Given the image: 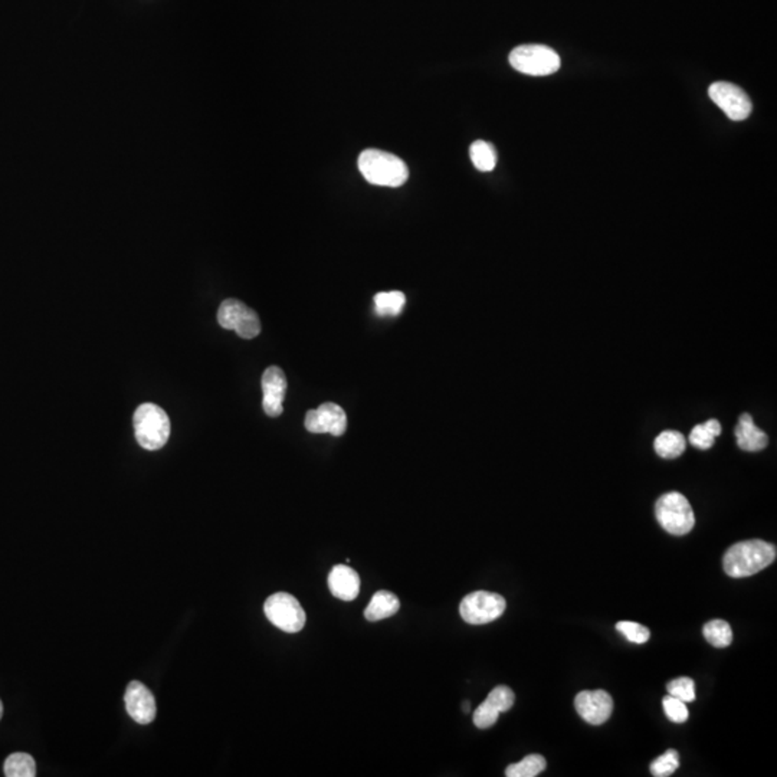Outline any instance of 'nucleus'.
<instances>
[{
  "label": "nucleus",
  "mask_w": 777,
  "mask_h": 777,
  "mask_svg": "<svg viewBox=\"0 0 777 777\" xmlns=\"http://www.w3.org/2000/svg\"><path fill=\"white\" fill-rule=\"evenodd\" d=\"M306 429L311 434H330L341 436L347 429V417L344 409L336 403H323L315 410H308L304 419Z\"/></svg>",
  "instance_id": "obj_10"
},
{
  "label": "nucleus",
  "mask_w": 777,
  "mask_h": 777,
  "mask_svg": "<svg viewBox=\"0 0 777 777\" xmlns=\"http://www.w3.org/2000/svg\"><path fill=\"white\" fill-rule=\"evenodd\" d=\"M655 453L664 460H674L683 455L686 448V441L681 432L664 431L660 432L653 442Z\"/></svg>",
  "instance_id": "obj_18"
},
{
  "label": "nucleus",
  "mask_w": 777,
  "mask_h": 777,
  "mask_svg": "<svg viewBox=\"0 0 777 777\" xmlns=\"http://www.w3.org/2000/svg\"><path fill=\"white\" fill-rule=\"evenodd\" d=\"M515 703V695L511 688L505 686H496L488 694L487 700L474 712L475 726L484 730L496 724L500 712L510 710Z\"/></svg>",
  "instance_id": "obj_13"
},
{
  "label": "nucleus",
  "mask_w": 777,
  "mask_h": 777,
  "mask_svg": "<svg viewBox=\"0 0 777 777\" xmlns=\"http://www.w3.org/2000/svg\"><path fill=\"white\" fill-rule=\"evenodd\" d=\"M776 546L767 541H740L726 551L722 567L730 577L753 576L769 567L776 560Z\"/></svg>",
  "instance_id": "obj_1"
},
{
  "label": "nucleus",
  "mask_w": 777,
  "mask_h": 777,
  "mask_svg": "<svg viewBox=\"0 0 777 777\" xmlns=\"http://www.w3.org/2000/svg\"><path fill=\"white\" fill-rule=\"evenodd\" d=\"M705 639L715 648H727L733 643V631L726 620L714 619L705 624L703 629Z\"/></svg>",
  "instance_id": "obj_24"
},
{
  "label": "nucleus",
  "mask_w": 777,
  "mask_h": 777,
  "mask_svg": "<svg viewBox=\"0 0 777 777\" xmlns=\"http://www.w3.org/2000/svg\"><path fill=\"white\" fill-rule=\"evenodd\" d=\"M507 603L503 596L493 591H474L462 599L460 605L461 617L467 624L486 625L503 617Z\"/></svg>",
  "instance_id": "obj_7"
},
{
  "label": "nucleus",
  "mask_w": 777,
  "mask_h": 777,
  "mask_svg": "<svg viewBox=\"0 0 777 777\" xmlns=\"http://www.w3.org/2000/svg\"><path fill=\"white\" fill-rule=\"evenodd\" d=\"M510 64L518 73L544 77L557 73L562 65L557 52L546 45H522L511 51Z\"/></svg>",
  "instance_id": "obj_5"
},
{
  "label": "nucleus",
  "mask_w": 777,
  "mask_h": 777,
  "mask_svg": "<svg viewBox=\"0 0 777 777\" xmlns=\"http://www.w3.org/2000/svg\"><path fill=\"white\" fill-rule=\"evenodd\" d=\"M401 609V600L392 591H379L373 595L369 606L365 609V617L369 622H379L393 617Z\"/></svg>",
  "instance_id": "obj_17"
},
{
  "label": "nucleus",
  "mask_w": 777,
  "mask_h": 777,
  "mask_svg": "<svg viewBox=\"0 0 777 777\" xmlns=\"http://www.w3.org/2000/svg\"><path fill=\"white\" fill-rule=\"evenodd\" d=\"M617 631L620 632L625 638L628 639L632 643H645L650 639V629L645 628L643 625L636 622H629V620H620L617 624Z\"/></svg>",
  "instance_id": "obj_27"
},
{
  "label": "nucleus",
  "mask_w": 777,
  "mask_h": 777,
  "mask_svg": "<svg viewBox=\"0 0 777 777\" xmlns=\"http://www.w3.org/2000/svg\"><path fill=\"white\" fill-rule=\"evenodd\" d=\"M470 156H471L472 163L475 168H479V172H491L496 168V151L493 144L489 142H474L470 149Z\"/></svg>",
  "instance_id": "obj_23"
},
{
  "label": "nucleus",
  "mask_w": 777,
  "mask_h": 777,
  "mask_svg": "<svg viewBox=\"0 0 777 777\" xmlns=\"http://www.w3.org/2000/svg\"><path fill=\"white\" fill-rule=\"evenodd\" d=\"M358 165L361 176L376 186L399 187L405 185L409 177L405 161L384 150L361 151Z\"/></svg>",
  "instance_id": "obj_2"
},
{
  "label": "nucleus",
  "mask_w": 777,
  "mask_h": 777,
  "mask_svg": "<svg viewBox=\"0 0 777 777\" xmlns=\"http://www.w3.org/2000/svg\"><path fill=\"white\" fill-rule=\"evenodd\" d=\"M667 690L669 695L684 703H693L695 700V686L693 679L688 677L672 679L671 683H668Z\"/></svg>",
  "instance_id": "obj_26"
},
{
  "label": "nucleus",
  "mask_w": 777,
  "mask_h": 777,
  "mask_svg": "<svg viewBox=\"0 0 777 777\" xmlns=\"http://www.w3.org/2000/svg\"><path fill=\"white\" fill-rule=\"evenodd\" d=\"M125 701L128 715L135 722L144 726V724H150L156 719V714H158L156 698L144 684L139 683V681H132L128 684Z\"/></svg>",
  "instance_id": "obj_12"
},
{
  "label": "nucleus",
  "mask_w": 777,
  "mask_h": 777,
  "mask_svg": "<svg viewBox=\"0 0 777 777\" xmlns=\"http://www.w3.org/2000/svg\"><path fill=\"white\" fill-rule=\"evenodd\" d=\"M574 707L584 721L600 726L612 715L613 700L605 690L582 691L574 698Z\"/></svg>",
  "instance_id": "obj_11"
},
{
  "label": "nucleus",
  "mask_w": 777,
  "mask_h": 777,
  "mask_svg": "<svg viewBox=\"0 0 777 777\" xmlns=\"http://www.w3.org/2000/svg\"><path fill=\"white\" fill-rule=\"evenodd\" d=\"M263 386V408L268 417L277 418L281 415L282 401H284L285 392H287V379L285 373L282 372L278 366H270L263 375L261 380Z\"/></svg>",
  "instance_id": "obj_14"
},
{
  "label": "nucleus",
  "mask_w": 777,
  "mask_h": 777,
  "mask_svg": "<svg viewBox=\"0 0 777 777\" xmlns=\"http://www.w3.org/2000/svg\"><path fill=\"white\" fill-rule=\"evenodd\" d=\"M662 705H664L665 714L672 722L681 724V722H686L688 720V708H686L684 701L668 694L667 697L662 700Z\"/></svg>",
  "instance_id": "obj_28"
},
{
  "label": "nucleus",
  "mask_w": 777,
  "mask_h": 777,
  "mask_svg": "<svg viewBox=\"0 0 777 777\" xmlns=\"http://www.w3.org/2000/svg\"><path fill=\"white\" fill-rule=\"evenodd\" d=\"M712 102L733 121H743L752 114V101L740 87L730 82H715L708 88Z\"/></svg>",
  "instance_id": "obj_9"
},
{
  "label": "nucleus",
  "mask_w": 777,
  "mask_h": 777,
  "mask_svg": "<svg viewBox=\"0 0 777 777\" xmlns=\"http://www.w3.org/2000/svg\"><path fill=\"white\" fill-rule=\"evenodd\" d=\"M679 767V755L674 748H669L651 763V773L655 777L671 776Z\"/></svg>",
  "instance_id": "obj_25"
},
{
  "label": "nucleus",
  "mask_w": 777,
  "mask_h": 777,
  "mask_svg": "<svg viewBox=\"0 0 777 777\" xmlns=\"http://www.w3.org/2000/svg\"><path fill=\"white\" fill-rule=\"evenodd\" d=\"M329 589L340 600L350 602L360 591V577L358 572L347 565H337L329 574Z\"/></svg>",
  "instance_id": "obj_15"
},
{
  "label": "nucleus",
  "mask_w": 777,
  "mask_h": 777,
  "mask_svg": "<svg viewBox=\"0 0 777 777\" xmlns=\"http://www.w3.org/2000/svg\"><path fill=\"white\" fill-rule=\"evenodd\" d=\"M263 612L271 624L287 634H297L306 625V617L303 606L299 605L294 596L284 591L270 596L263 605Z\"/></svg>",
  "instance_id": "obj_6"
},
{
  "label": "nucleus",
  "mask_w": 777,
  "mask_h": 777,
  "mask_svg": "<svg viewBox=\"0 0 777 777\" xmlns=\"http://www.w3.org/2000/svg\"><path fill=\"white\" fill-rule=\"evenodd\" d=\"M655 515L660 527L672 536H686L695 524L690 501L679 493L660 496L655 504Z\"/></svg>",
  "instance_id": "obj_4"
},
{
  "label": "nucleus",
  "mask_w": 777,
  "mask_h": 777,
  "mask_svg": "<svg viewBox=\"0 0 777 777\" xmlns=\"http://www.w3.org/2000/svg\"><path fill=\"white\" fill-rule=\"evenodd\" d=\"M135 439L142 448L158 451L168 444L170 436V419L168 413L154 403H142L133 417Z\"/></svg>",
  "instance_id": "obj_3"
},
{
  "label": "nucleus",
  "mask_w": 777,
  "mask_h": 777,
  "mask_svg": "<svg viewBox=\"0 0 777 777\" xmlns=\"http://www.w3.org/2000/svg\"><path fill=\"white\" fill-rule=\"evenodd\" d=\"M2 715H4V704H2V700H0V719H2Z\"/></svg>",
  "instance_id": "obj_29"
},
{
  "label": "nucleus",
  "mask_w": 777,
  "mask_h": 777,
  "mask_svg": "<svg viewBox=\"0 0 777 777\" xmlns=\"http://www.w3.org/2000/svg\"><path fill=\"white\" fill-rule=\"evenodd\" d=\"M734 434H736L738 445L747 453H759L769 444L767 435L755 427L752 415H748V413L741 415Z\"/></svg>",
  "instance_id": "obj_16"
},
{
  "label": "nucleus",
  "mask_w": 777,
  "mask_h": 777,
  "mask_svg": "<svg viewBox=\"0 0 777 777\" xmlns=\"http://www.w3.org/2000/svg\"><path fill=\"white\" fill-rule=\"evenodd\" d=\"M4 776L33 777L37 776V763L28 753H13L4 762Z\"/></svg>",
  "instance_id": "obj_20"
},
{
  "label": "nucleus",
  "mask_w": 777,
  "mask_h": 777,
  "mask_svg": "<svg viewBox=\"0 0 777 777\" xmlns=\"http://www.w3.org/2000/svg\"><path fill=\"white\" fill-rule=\"evenodd\" d=\"M218 323L222 329L234 330L242 339H255L261 332L258 315L239 299L228 298L220 304Z\"/></svg>",
  "instance_id": "obj_8"
},
{
  "label": "nucleus",
  "mask_w": 777,
  "mask_h": 777,
  "mask_svg": "<svg viewBox=\"0 0 777 777\" xmlns=\"http://www.w3.org/2000/svg\"><path fill=\"white\" fill-rule=\"evenodd\" d=\"M720 434H721V425H720L719 420L710 419L707 420L705 424H700L697 425V427H694L688 441H690L691 445L695 446V448L705 451V449H710L714 445L715 438H717Z\"/></svg>",
  "instance_id": "obj_21"
},
{
  "label": "nucleus",
  "mask_w": 777,
  "mask_h": 777,
  "mask_svg": "<svg viewBox=\"0 0 777 777\" xmlns=\"http://www.w3.org/2000/svg\"><path fill=\"white\" fill-rule=\"evenodd\" d=\"M548 766L546 759L540 755H530L522 762L514 763L505 769L507 777H536Z\"/></svg>",
  "instance_id": "obj_22"
},
{
  "label": "nucleus",
  "mask_w": 777,
  "mask_h": 777,
  "mask_svg": "<svg viewBox=\"0 0 777 777\" xmlns=\"http://www.w3.org/2000/svg\"><path fill=\"white\" fill-rule=\"evenodd\" d=\"M405 304V294L401 291L379 292L375 296L376 315L380 317H398Z\"/></svg>",
  "instance_id": "obj_19"
}]
</instances>
